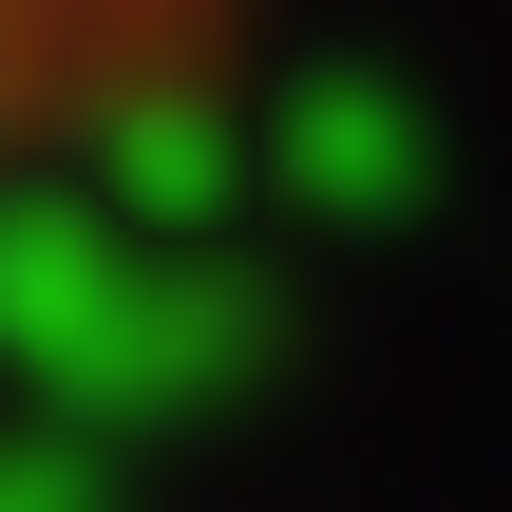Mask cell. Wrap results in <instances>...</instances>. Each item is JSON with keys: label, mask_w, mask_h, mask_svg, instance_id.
Instances as JSON below:
<instances>
[{"label": "cell", "mask_w": 512, "mask_h": 512, "mask_svg": "<svg viewBox=\"0 0 512 512\" xmlns=\"http://www.w3.org/2000/svg\"><path fill=\"white\" fill-rule=\"evenodd\" d=\"M19 57H38V19H19V0H0V133H19Z\"/></svg>", "instance_id": "1"}]
</instances>
